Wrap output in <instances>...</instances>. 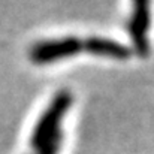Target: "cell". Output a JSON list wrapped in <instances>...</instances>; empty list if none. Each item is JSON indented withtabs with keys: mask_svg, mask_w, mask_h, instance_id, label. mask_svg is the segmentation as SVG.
I'll return each mask as SVG.
<instances>
[{
	"mask_svg": "<svg viewBox=\"0 0 154 154\" xmlns=\"http://www.w3.org/2000/svg\"><path fill=\"white\" fill-rule=\"evenodd\" d=\"M151 0H133V14L127 21V32L133 42V50L141 57L150 52L148 30L151 24Z\"/></svg>",
	"mask_w": 154,
	"mask_h": 154,
	"instance_id": "7a4b0ae2",
	"label": "cell"
},
{
	"mask_svg": "<svg viewBox=\"0 0 154 154\" xmlns=\"http://www.w3.org/2000/svg\"><path fill=\"white\" fill-rule=\"evenodd\" d=\"M82 51V41L76 38H64L55 41H44L30 50V58L36 64H47L60 58H66Z\"/></svg>",
	"mask_w": 154,
	"mask_h": 154,
	"instance_id": "3957f363",
	"label": "cell"
},
{
	"mask_svg": "<svg viewBox=\"0 0 154 154\" xmlns=\"http://www.w3.org/2000/svg\"><path fill=\"white\" fill-rule=\"evenodd\" d=\"M82 51L91 52L94 55L117 58V60H126L132 55V50L127 45L112 39H103L96 36L82 41Z\"/></svg>",
	"mask_w": 154,
	"mask_h": 154,
	"instance_id": "277c9868",
	"label": "cell"
},
{
	"mask_svg": "<svg viewBox=\"0 0 154 154\" xmlns=\"http://www.w3.org/2000/svg\"><path fill=\"white\" fill-rule=\"evenodd\" d=\"M72 103H73V96L67 90H61L54 96L51 103L48 105V108L44 111L36 126L33 127L30 136V147L33 148V151L39 150L57 130H60V123Z\"/></svg>",
	"mask_w": 154,
	"mask_h": 154,
	"instance_id": "6da1fadb",
	"label": "cell"
}]
</instances>
